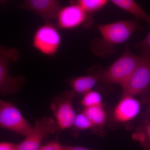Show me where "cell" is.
<instances>
[{"instance_id": "ac0fdd59", "label": "cell", "mask_w": 150, "mask_h": 150, "mask_svg": "<svg viewBox=\"0 0 150 150\" xmlns=\"http://www.w3.org/2000/svg\"><path fill=\"white\" fill-rule=\"evenodd\" d=\"M74 126L76 129L80 130H87L94 127L92 123L83 112L76 115Z\"/></svg>"}, {"instance_id": "e0dca14e", "label": "cell", "mask_w": 150, "mask_h": 150, "mask_svg": "<svg viewBox=\"0 0 150 150\" xmlns=\"http://www.w3.org/2000/svg\"><path fill=\"white\" fill-rule=\"evenodd\" d=\"M142 131L136 134L134 139L139 141L146 150H150V119L145 123Z\"/></svg>"}, {"instance_id": "2e32d148", "label": "cell", "mask_w": 150, "mask_h": 150, "mask_svg": "<svg viewBox=\"0 0 150 150\" xmlns=\"http://www.w3.org/2000/svg\"><path fill=\"white\" fill-rule=\"evenodd\" d=\"M81 103L84 108L103 105L101 94L95 91H91L84 95Z\"/></svg>"}, {"instance_id": "8992f818", "label": "cell", "mask_w": 150, "mask_h": 150, "mask_svg": "<svg viewBox=\"0 0 150 150\" xmlns=\"http://www.w3.org/2000/svg\"><path fill=\"white\" fill-rule=\"evenodd\" d=\"M62 41V37L56 26L50 23L41 25L34 33L33 37V47L40 53L53 56L57 53Z\"/></svg>"}, {"instance_id": "44dd1931", "label": "cell", "mask_w": 150, "mask_h": 150, "mask_svg": "<svg viewBox=\"0 0 150 150\" xmlns=\"http://www.w3.org/2000/svg\"><path fill=\"white\" fill-rule=\"evenodd\" d=\"M17 144L10 142H2L0 143V150H17Z\"/></svg>"}, {"instance_id": "7a4b0ae2", "label": "cell", "mask_w": 150, "mask_h": 150, "mask_svg": "<svg viewBox=\"0 0 150 150\" xmlns=\"http://www.w3.org/2000/svg\"><path fill=\"white\" fill-rule=\"evenodd\" d=\"M102 36L99 47L110 48L127 41L135 33L142 30L137 20H124L105 24L98 25Z\"/></svg>"}, {"instance_id": "603a6c76", "label": "cell", "mask_w": 150, "mask_h": 150, "mask_svg": "<svg viewBox=\"0 0 150 150\" xmlns=\"http://www.w3.org/2000/svg\"><path fill=\"white\" fill-rule=\"evenodd\" d=\"M6 1H2V0H0V4H4V3H5Z\"/></svg>"}, {"instance_id": "9c48e42d", "label": "cell", "mask_w": 150, "mask_h": 150, "mask_svg": "<svg viewBox=\"0 0 150 150\" xmlns=\"http://www.w3.org/2000/svg\"><path fill=\"white\" fill-rule=\"evenodd\" d=\"M88 15L76 3L62 7L56 21L59 28L64 30L76 28L87 21Z\"/></svg>"}, {"instance_id": "7402d4cb", "label": "cell", "mask_w": 150, "mask_h": 150, "mask_svg": "<svg viewBox=\"0 0 150 150\" xmlns=\"http://www.w3.org/2000/svg\"><path fill=\"white\" fill-rule=\"evenodd\" d=\"M60 150H96L90 149L87 148L78 146H70L67 145H60Z\"/></svg>"}, {"instance_id": "277c9868", "label": "cell", "mask_w": 150, "mask_h": 150, "mask_svg": "<svg viewBox=\"0 0 150 150\" xmlns=\"http://www.w3.org/2000/svg\"><path fill=\"white\" fill-rule=\"evenodd\" d=\"M139 64L122 87V96H135L147 92L150 87V53L141 52Z\"/></svg>"}, {"instance_id": "30bf717a", "label": "cell", "mask_w": 150, "mask_h": 150, "mask_svg": "<svg viewBox=\"0 0 150 150\" xmlns=\"http://www.w3.org/2000/svg\"><path fill=\"white\" fill-rule=\"evenodd\" d=\"M21 7L38 15L46 23L56 20L62 8L60 1L57 0H26L22 3Z\"/></svg>"}, {"instance_id": "ffe728a7", "label": "cell", "mask_w": 150, "mask_h": 150, "mask_svg": "<svg viewBox=\"0 0 150 150\" xmlns=\"http://www.w3.org/2000/svg\"><path fill=\"white\" fill-rule=\"evenodd\" d=\"M60 145L58 142H51L41 146L39 150H60Z\"/></svg>"}, {"instance_id": "3957f363", "label": "cell", "mask_w": 150, "mask_h": 150, "mask_svg": "<svg viewBox=\"0 0 150 150\" xmlns=\"http://www.w3.org/2000/svg\"><path fill=\"white\" fill-rule=\"evenodd\" d=\"M19 53L16 49L0 45V93L13 94L19 90L23 82L21 76H11L9 67L11 61L19 59Z\"/></svg>"}, {"instance_id": "6da1fadb", "label": "cell", "mask_w": 150, "mask_h": 150, "mask_svg": "<svg viewBox=\"0 0 150 150\" xmlns=\"http://www.w3.org/2000/svg\"><path fill=\"white\" fill-rule=\"evenodd\" d=\"M142 56L131 52L126 45L123 54L100 75L101 79L110 84H118L121 87L139 64Z\"/></svg>"}, {"instance_id": "52a82bcc", "label": "cell", "mask_w": 150, "mask_h": 150, "mask_svg": "<svg viewBox=\"0 0 150 150\" xmlns=\"http://www.w3.org/2000/svg\"><path fill=\"white\" fill-rule=\"evenodd\" d=\"M59 129L53 118L43 117L37 119L30 133L22 142L17 144V150H39L43 140Z\"/></svg>"}, {"instance_id": "9a60e30c", "label": "cell", "mask_w": 150, "mask_h": 150, "mask_svg": "<svg viewBox=\"0 0 150 150\" xmlns=\"http://www.w3.org/2000/svg\"><path fill=\"white\" fill-rule=\"evenodd\" d=\"M108 2L106 0H79L76 2L88 15L100 10Z\"/></svg>"}, {"instance_id": "4fadbf2b", "label": "cell", "mask_w": 150, "mask_h": 150, "mask_svg": "<svg viewBox=\"0 0 150 150\" xmlns=\"http://www.w3.org/2000/svg\"><path fill=\"white\" fill-rule=\"evenodd\" d=\"M112 4L133 15L137 18L146 22L150 26V16L135 1L133 0H112Z\"/></svg>"}, {"instance_id": "5b68a950", "label": "cell", "mask_w": 150, "mask_h": 150, "mask_svg": "<svg viewBox=\"0 0 150 150\" xmlns=\"http://www.w3.org/2000/svg\"><path fill=\"white\" fill-rule=\"evenodd\" d=\"M0 128L26 137L32 126L14 105L0 99Z\"/></svg>"}, {"instance_id": "5bb4252c", "label": "cell", "mask_w": 150, "mask_h": 150, "mask_svg": "<svg viewBox=\"0 0 150 150\" xmlns=\"http://www.w3.org/2000/svg\"><path fill=\"white\" fill-rule=\"evenodd\" d=\"M83 112L92 123L94 127H102L107 121V114L103 105L84 108Z\"/></svg>"}, {"instance_id": "d6986e66", "label": "cell", "mask_w": 150, "mask_h": 150, "mask_svg": "<svg viewBox=\"0 0 150 150\" xmlns=\"http://www.w3.org/2000/svg\"><path fill=\"white\" fill-rule=\"evenodd\" d=\"M134 46L140 52H146L150 53V31L147 35L139 42L135 43Z\"/></svg>"}, {"instance_id": "ba28073f", "label": "cell", "mask_w": 150, "mask_h": 150, "mask_svg": "<svg viewBox=\"0 0 150 150\" xmlns=\"http://www.w3.org/2000/svg\"><path fill=\"white\" fill-rule=\"evenodd\" d=\"M75 93L67 91L54 98L51 105L56 121L59 129H67L74 126L76 116L73 100Z\"/></svg>"}, {"instance_id": "8fae6325", "label": "cell", "mask_w": 150, "mask_h": 150, "mask_svg": "<svg viewBox=\"0 0 150 150\" xmlns=\"http://www.w3.org/2000/svg\"><path fill=\"white\" fill-rule=\"evenodd\" d=\"M141 107V103L135 96H122L113 110V119L120 123L132 121L139 114Z\"/></svg>"}, {"instance_id": "cb8c5ba5", "label": "cell", "mask_w": 150, "mask_h": 150, "mask_svg": "<svg viewBox=\"0 0 150 150\" xmlns=\"http://www.w3.org/2000/svg\"></svg>"}, {"instance_id": "7c38bea8", "label": "cell", "mask_w": 150, "mask_h": 150, "mask_svg": "<svg viewBox=\"0 0 150 150\" xmlns=\"http://www.w3.org/2000/svg\"><path fill=\"white\" fill-rule=\"evenodd\" d=\"M100 79V75L80 76L71 80L69 84L75 93L84 95L91 91Z\"/></svg>"}]
</instances>
